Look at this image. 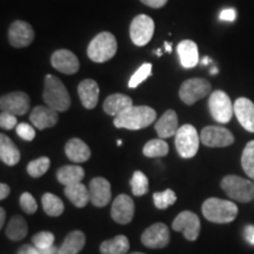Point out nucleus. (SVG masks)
<instances>
[{"mask_svg": "<svg viewBox=\"0 0 254 254\" xmlns=\"http://www.w3.org/2000/svg\"><path fill=\"white\" fill-rule=\"evenodd\" d=\"M157 118V112L148 106H134L124 111L114 118V126L118 128H127L131 131L145 128L152 125Z\"/></svg>", "mask_w": 254, "mask_h": 254, "instance_id": "obj_1", "label": "nucleus"}, {"mask_svg": "<svg viewBox=\"0 0 254 254\" xmlns=\"http://www.w3.org/2000/svg\"><path fill=\"white\" fill-rule=\"evenodd\" d=\"M43 98L47 106L56 110L57 112H65L71 105L67 88L60 79L52 74H47L45 77Z\"/></svg>", "mask_w": 254, "mask_h": 254, "instance_id": "obj_2", "label": "nucleus"}, {"mask_svg": "<svg viewBox=\"0 0 254 254\" xmlns=\"http://www.w3.org/2000/svg\"><path fill=\"white\" fill-rule=\"evenodd\" d=\"M202 214L208 221L214 224H228L238 215V206L230 200L208 198L201 207Z\"/></svg>", "mask_w": 254, "mask_h": 254, "instance_id": "obj_3", "label": "nucleus"}, {"mask_svg": "<svg viewBox=\"0 0 254 254\" xmlns=\"http://www.w3.org/2000/svg\"><path fill=\"white\" fill-rule=\"evenodd\" d=\"M118 50L116 37L110 32L95 36L87 47V56L94 63H105L112 59Z\"/></svg>", "mask_w": 254, "mask_h": 254, "instance_id": "obj_4", "label": "nucleus"}, {"mask_svg": "<svg viewBox=\"0 0 254 254\" xmlns=\"http://www.w3.org/2000/svg\"><path fill=\"white\" fill-rule=\"evenodd\" d=\"M220 186L231 199L239 202H250L254 199V182L238 176L222 178Z\"/></svg>", "mask_w": 254, "mask_h": 254, "instance_id": "obj_5", "label": "nucleus"}, {"mask_svg": "<svg viewBox=\"0 0 254 254\" xmlns=\"http://www.w3.org/2000/svg\"><path fill=\"white\" fill-rule=\"evenodd\" d=\"M176 147L179 155L184 159L193 158L199 150L200 135L194 126L186 124L179 127L176 133Z\"/></svg>", "mask_w": 254, "mask_h": 254, "instance_id": "obj_6", "label": "nucleus"}, {"mask_svg": "<svg viewBox=\"0 0 254 254\" xmlns=\"http://www.w3.org/2000/svg\"><path fill=\"white\" fill-rule=\"evenodd\" d=\"M208 107L211 116L215 122L227 124L231 122L234 113V105H232L230 97L224 91H214L208 99Z\"/></svg>", "mask_w": 254, "mask_h": 254, "instance_id": "obj_7", "label": "nucleus"}, {"mask_svg": "<svg viewBox=\"0 0 254 254\" xmlns=\"http://www.w3.org/2000/svg\"><path fill=\"white\" fill-rule=\"evenodd\" d=\"M212 86L208 80L202 78H192L184 81L180 86L179 97L184 104L193 105L211 93Z\"/></svg>", "mask_w": 254, "mask_h": 254, "instance_id": "obj_8", "label": "nucleus"}, {"mask_svg": "<svg viewBox=\"0 0 254 254\" xmlns=\"http://www.w3.org/2000/svg\"><path fill=\"white\" fill-rule=\"evenodd\" d=\"M154 33L153 19L146 14L136 15L129 26V37L136 46H145L150 43Z\"/></svg>", "mask_w": 254, "mask_h": 254, "instance_id": "obj_9", "label": "nucleus"}, {"mask_svg": "<svg viewBox=\"0 0 254 254\" xmlns=\"http://www.w3.org/2000/svg\"><path fill=\"white\" fill-rule=\"evenodd\" d=\"M200 219L190 211L179 213L172 222V228L177 232H183L184 237L190 241H195L200 233Z\"/></svg>", "mask_w": 254, "mask_h": 254, "instance_id": "obj_10", "label": "nucleus"}, {"mask_svg": "<svg viewBox=\"0 0 254 254\" xmlns=\"http://www.w3.org/2000/svg\"><path fill=\"white\" fill-rule=\"evenodd\" d=\"M200 141L208 147H226L234 142L230 129L221 126H206L200 133Z\"/></svg>", "mask_w": 254, "mask_h": 254, "instance_id": "obj_11", "label": "nucleus"}, {"mask_svg": "<svg viewBox=\"0 0 254 254\" xmlns=\"http://www.w3.org/2000/svg\"><path fill=\"white\" fill-rule=\"evenodd\" d=\"M141 243L148 249H164L170 244V230L163 222H157L142 232Z\"/></svg>", "mask_w": 254, "mask_h": 254, "instance_id": "obj_12", "label": "nucleus"}, {"mask_svg": "<svg viewBox=\"0 0 254 254\" xmlns=\"http://www.w3.org/2000/svg\"><path fill=\"white\" fill-rule=\"evenodd\" d=\"M30 97L25 92H12L2 95L0 99L1 112H7L13 116H24L30 110Z\"/></svg>", "mask_w": 254, "mask_h": 254, "instance_id": "obj_13", "label": "nucleus"}, {"mask_svg": "<svg viewBox=\"0 0 254 254\" xmlns=\"http://www.w3.org/2000/svg\"><path fill=\"white\" fill-rule=\"evenodd\" d=\"M34 39L33 27L26 21L15 20L8 28V41L13 47H27Z\"/></svg>", "mask_w": 254, "mask_h": 254, "instance_id": "obj_14", "label": "nucleus"}, {"mask_svg": "<svg viewBox=\"0 0 254 254\" xmlns=\"http://www.w3.org/2000/svg\"><path fill=\"white\" fill-rule=\"evenodd\" d=\"M111 217L120 225L129 224L134 217V202L131 196L127 194L117 196L111 208Z\"/></svg>", "mask_w": 254, "mask_h": 254, "instance_id": "obj_15", "label": "nucleus"}, {"mask_svg": "<svg viewBox=\"0 0 254 254\" xmlns=\"http://www.w3.org/2000/svg\"><path fill=\"white\" fill-rule=\"evenodd\" d=\"M88 190H90L91 202L95 207H105L112 198L111 184L109 180L103 177H97L92 179Z\"/></svg>", "mask_w": 254, "mask_h": 254, "instance_id": "obj_16", "label": "nucleus"}, {"mask_svg": "<svg viewBox=\"0 0 254 254\" xmlns=\"http://www.w3.org/2000/svg\"><path fill=\"white\" fill-rule=\"evenodd\" d=\"M51 64L57 71L65 74H74L80 66L77 56L68 50L56 51L51 57Z\"/></svg>", "mask_w": 254, "mask_h": 254, "instance_id": "obj_17", "label": "nucleus"}, {"mask_svg": "<svg viewBox=\"0 0 254 254\" xmlns=\"http://www.w3.org/2000/svg\"><path fill=\"white\" fill-rule=\"evenodd\" d=\"M234 114L240 125L251 133H254V104L247 98H238L234 103Z\"/></svg>", "mask_w": 254, "mask_h": 254, "instance_id": "obj_18", "label": "nucleus"}, {"mask_svg": "<svg viewBox=\"0 0 254 254\" xmlns=\"http://www.w3.org/2000/svg\"><path fill=\"white\" fill-rule=\"evenodd\" d=\"M30 120L38 129L50 128L57 125L59 120L58 112L49 106H37L31 112Z\"/></svg>", "mask_w": 254, "mask_h": 254, "instance_id": "obj_19", "label": "nucleus"}, {"mask_svg": "<svg viewBox=\"0 0 254 254\" xmlns=\"http://www.w3.org/2000/svg\"><path fill=\"white\" fill-rule=\"evenodd\" d=\"M99 85L93 79H85L78 86V94L82 106L87 110H92L97 106L99 100Z\"/></svg>", "mask_w": 254, "mask_h": 254, "instance_id": "obj_20", "label": "nucleus"}, {"mask_svg": "<svg viewBox=\"0 0 254 254\" xmlns=\"http://www.w3.org/2000/svg\"><path fill=\"white\" fill-rule=\"evenodd\" d=\"M177 52L184 68H193L199 63L198 46L193 40H183L178 44Z\"/></svg>", "mask_w": 254, "mask_h": 254, "instance_id": "obj_21", "label": "nucleus"}, {"mask_svg": "<svg viewBox=\"0 0 254 254\" xmlns=\"http://www.w3.org/2000/svg\"><path fill=\"white\" fill-rule=\"evenodd\" d=\"M133 106V101L128 95L122 94V93H114L111 94L106 98L104 101L103 109L105 113L109 116H119L124 111Z\"/></svg>", "mask_w": 254, "mask_h": 254, "instance_id": "obj_22", "label": "nucleus"}, {"mask_svg": "<svg viewBox=\"0 0 254 254\" xmlns=\"http://www.w3.org/2000/svg\"><path fill=\"white\" fill-rule=\"evenodd\" d=\"M179 127H178V116L173 110H167L160 119L155 123V131L159 138L166 139L176 135Z\"/></svg>", "mask_w": 254, "mask_h": 254, "instance_id": "obj_23", "label": "nucleus"}, {"mask_svg": "<svg viewBox=\"0 0 254 254\" xmlns=\"http://www.w3.org/2000/svg\"><path fill=\"white\" fill-rule=\"evenodd\" d=\"M65 153L73 163H85L91 158L90 147L81 139L72 138L66 142Z\"/></svg>", "mask_w": 254, "mask_h": 254, "instance_id": "obj_24", "label": "nucleus"}, {"mask_svg": "<svg viewBox=\"0 0 254 254\" xmlns=\"http://www.w3.org/2000/svg\"><path fill=\"white\" fill-rule=\"evenodd\" d=\"M0 159L7 166H14L20 161V151L4 133L0 134Z\"/></svg>", "mask_w": 254, "mask_h": 254, "instance_id": "obj_25", "label": "nucleus"}, {"mask_svg": "<svg viewBox=\"0 0 254 254\" xmlns=\"http://www.w3.org/2000/svg\"><path fill=\"white\" fill-rule=\"evenodd\" d=\"M65 195L75 207L82 208L91 201L90 190L84 184L78 183L65 187Z\"/></svg>", "mask_w": 254, "mask_h": 254, "instance_id": "obj_26", "label": "nucleus"}, {"mask_svg": "<svg viewBox=\"0 0 254 254\" xmlns=\"http://www.w3.org/2000/svg\"><path fill=\"white\" fill-rule=\"evenodd\" d=\"M86 237L81 231H73L67 234L57 254H78L84 249Z\"/></svg>", "mask_w": 254, "mask_h": 254, "instance_id": "obj_27", "label": "nucleus"}, {"mask_svg": "<svg viewBox=\"0 0 254 254\" xmlns=\"http://www.w3.org/2000/svg\"><path fill=\"white\" fill-rule=\"evenodd\" d=\"M85 177L84 168L80 166H74V165H66V166L60 167L57 171V179L64 186H69L73 184L81 183Z\"/></svg>", "mask_w": 254, "mask_h": 254, "instance_id": "obj_28", "label": "nucleus"}, {"mask_svg": "<svg viewBox=\"0 0 254 254\" xmlns=\"http://www.w3.org/2000/svg\"><path fill=\"white\" fill-rule=\"evenodd\" d=\"M27 222L21 215H14L11 220L8 221L7 227H6V237L12 241H20L27 236Z\"/></svg>", "mask_w": 254, "mask_h": 254, "instance_id": "obj_29", "label": "nucleus"}, {"mask_svg": "<svg viewBox=\"0 0 254 254\" xmlns=\"http://www.w3.org/2000/svg\"><path fill=\"white\" fill-rule=\"evenodd\" d=\"M129 250V241L126 236L119 234L113 239L105 240L100 245L101 254H126Z\"/></svg>", "mask_w": 254, "mask_h": 254, "instance_id": "obj_30", "label": "nucleus"}, {"mask_svg": "<svg viewBox=\"0 0 254 254\" xmlns=\"http://www.w3.org/2000/svg\"><path fill=\"white\" fill-rule=\"evenodd\" d=\"M41 204H43L45 213L50 217H59L65 209L63 200L52 193H45L41 198Z\"/></svg>", "mask_w": 254, "mask_h": 254, "instance_id": "obj_31", "label": "nucleus"}, {"mask_svg": "<svg viewBox=\"0 0 254 254\" xmlns=\"http://www.w3.org/2000/svg\"><path fill=\"white\" fill-rule=\"evenodd\" d=\"M145 157L147 158H161L168 154V144L164 139H152L146 142L142 150Z\"/></svg>", "mask_w": 254, "mask_h": 254, "instance_id": "obj_32", "label": "nucleus"}, {"mask_svg": "<svg viewBox=\"0 0 254 254\" xmlns=\"http://www.w3.org/2000/svg\"><path fill=\"white\" fill-rule=\"evenodd\" d=\"M241 166L250 179L254 180V140L247 142L241 154Z\"/></svg>", "mask_w": 254, "mask_h": 254, "instance_id": "obj_33", "label": "nucleus"}, {"mask_svg": "<svg viewBox=\"0 0 254 254\" xmlns=\"http://www.w3.org/2000/svg\"><path fill=\"white\" fill-rule=\"evenodd\" d=\"M132 193L135 196H142L148 192V179L141 171H135L131 179Z\"/></svg>", "mask_w": 254, "mask_h": 254, "instance_id": "obj_34", "label": "nucleus"}, {"mask_svg": "<svg viewBox=\"0 0 254 254\" xmlns=\"http://www.w3.org/2000/svg\"><path fill=\"white\" fill-rule=\"evenodd\" d=\"M51 165L50 159L47 157L38 158L36 160H32L31 163L27 165V173L30 174L32 178H40L49 171Z\"/></svg>", "mask_w": 254, "mask_h": 254, "instance_id": "obj_35", "label": "nucleus"}, {"mask_svg": "<svg viewBox=\"0 0 254 254\" xmlns=\"http://www.w3.org/2000/svg\"><path fill=\"white\" fill-rule=\"evenodd\" d=\"M177 201V194L172 190H165L164 192H155L153 194V202L159 209H166L174 205Z\"/></svg>", "mask_w": 254, "mask_h": 254, "instance_id": "obj_36", "label": "nucleus"}, {"mask_svg": "<svg viewBox=\"0 0 254 254\" xmlns=\"http://www.w3.org/2000/svg\"><path fill=\"white\" fill-rule=\"evenodd\" d=\"M152 73V64L145 63L134 72V74L132 75L131 79L128 81V87L129 88H135L141 84L142 81H145L148 77H151Z\"/></svg>", "mask_w": 254, "mask_h": 254, "instance_id": "obj_37", "label": "nucleus"}, {"mask_svg": "<svg viewBox=\"0 0 254 254\" xmlns=\"http://www.w3.org/2000/svg\"><path fill=\"white\" fill-rule=\"evenodd\" d=\"M32 243L37 247L38 250H46L53 246L55 243V234L51 233V232H39V233L34 234L32 237Z\"/></svg>", "mask_w": 254, "mask_h": 254, "instance_id": "obj_38", "label": "nucleus"}, {"mask_svg": "<svg viewBox=\"0 0 254 254\" xmlns=\"http://www.w3.org/2000/svg\"><path fill=\"white\" fill-rule=\"evenodd\" d=\"M20 207L26 214L36 213L38 209V205L33 195L28 192H24L20 196Z\"/></svg>", "mask_w": 254, "mask_h": 254, "instance_id": "obj_39", "label": "nucleus"}, {"mask_svg": "<svg viewBox=\"0 0 254 254\" xmlns=\"http://www.w3.org/2000/svg\"><path fill=\"white\" fill-rule=\"evenodd\" d=\"M15 131H17V134L20 136L21 139H24V140L26 141H32L36 138V131H34V128L26 123H21L17 125Z\"/></svg>", "mask_w": 254, "mask_h": 254, "instance_id": "obj_40", "label": "nucleus"}, {"mask_svg": "<svg viewBox=\"0 0 254 254\" xmlns=\"http://www.w3.org/2000/svg\"><path fill=\"white\" fill-rule=\"evenodd\" d=\"M0 126L2 129L14 128V127H17V118L11 113L1 112L0 114Z\"/></svg>", "mask_w": 254, "mask_h": 254, "instance_id": "obj_41", "label": "nucleus"}, {"mask_svg": "<svg viewBox=\"0 0 254 254\" xmlns=\"http://www.w3.org/2000/svg\"><path fill=\"white\" fill-rule=\"evenodd\" d=\"M237 18V12L234 8H226L224 11H221L220 19L224 21H234Z\"/></svg>", "mask_w": 254, "mask_h": 254, "instance_id": "obj_42", "label": "nucleus"}, {"mask_svg": "<svg viewBox=\"0 0 254 254\" xmlns=\"http://www.w3.org/2000/svg\"><path fill=\"white\" fill-rule=\"evenodd\" d=\"M142 4L152 8H161L167 4L168 0H140Z\"/></svg>", "mask_w": 254, "mask_h": 254, "instance_id": "obj_43", "label": "nucleus"}, {"mask_svg": "<svg viewBox=\"0 0 254 254\" xmlns=\"http://www.w3.org/2000/svg\"><path fill=\"white\" fill-rule=\"evenodd\" d=\"M17 254H40V252H39V250H38L36 246L24 245V246H21L20 249L18 250Z\"/></svg>", "mask_w": 254, "mask_h": 254, "instance_id": "obj_44", "label": "nucleus"}, {"mask_svg": "<svg viewBox=\"0 0 254 254\" xmlns=\"http://www.w3.org/2000/svg\"><path fill=\"white\" fill-rule=\"evenodd\" d=\"M244 236L251 245H254V225H249L244 230Z\"/></svg>", "mask_w": 254, "mask_h": 254, "instance_id": "obj_45", "label": "nucleus"}, {"mask_svg": "<svg viewBox=\"0 0 254 254\" xmlns=\"http://www.w3.org/2000/svg\"><path fill=\"white\" fill-rule=\"evenodd\" d=\"M9 193H11V189H9V186L6 185L4 183H1V185H0V199L1 200L6 199L9 195Z\"/></svg>", "mask_w": 254, "mask_h": 254, "instance_id": "obj_46", "label": "nucleus"}, {"mask_svg": "<svg viewBox=\"0 0 254 254\" xmlns=\"http://www.w3.org/2000/svg\"><path fill=\"white\" fill-rule=\"evenodd\" d=\"M40 254H55L56 252H58V249H56L55 246L50 247V249H46V250H39Z\"/></svg>", "mask_w": 254, "mask_h": 254, "instance_id": "obj_47", "label": "nucleus"}, {"mask_svg": "<svg viewBox=\"0 0 254 254\" xmlns=\"http://www.w3.org/2000/svg\"><path fill=\"white\" fill-rule=\"evenodd\" d=\"M5 219H6V212L4 208H0V228H2L5 224Z\"/></svg>", "mask_w": 254, "mask_h": 254, "instance_id": "obj_48", "label": "nucleus"}, {"mask_svg": "<svg viewBox=\"0 0 254 254\" xmlns=\"http://www.w3.org/2000/svg\"><path fill=\"white\" fill-rule=\"evenodd\" d=\"M164 46H165V50H166V52H167V53H171V52H172V44L168 43V41H165Z\"/></svg>", "mask_w": 254, "mask_h": 254, "instance_id": "obj_49", "label": "nucleus"}, {"mask_svg": "<svg viewBox=\"0 0 254 254\" xmlns=\"http://www.w3.org/2000/svg\"><path fill=\"white\" fill-rule=\"evenodd\" d=\"M209 62H211V59H209L208 57H205V58L202 59V65H207Z\"/></svg>", "mask_w": 254, "mask_h": 254, "instance_id": "obj_50", "label": "nucleus"}, {"mask_svg": "<svg viewBox=\"0 0 254 254\" xmlns=\"http://www.w3.org/2000/svg\"><path fill=\"white\" fill-rule=\"evenodd\" d=\"M211 73H212V74H217V73H218V68H217V67H213V68L211 69Z\"/></svg>", "mask_w": 254, "mask_h": 254, "instance_id": "obj_51", "label": "nucleus"}, {"mask_svg": "<svg viewBox=\"0 0 254 254\" xmlns=\"http://www.w3.org/2000/svg\"><path fill=\"white\" fill-rule=\"evenodd\" d=\"M161 55H163V51H161V50H157V56H158V57H161Z\"/></svg>", "mask_w": 254, "mask_h": 254, "instance_id": "obj_52", "label": "nucleus"}, {"mask_svg": "<svg viewBox=\"0 0 254 254\" xmlns=\"http://www.w3.org/2000/svg\"><path fill=\"white\" fill-rule=\"evenodd\" d=\"M117 144H118L119 146H122L123 145V141L122 140H118V141H117Z\"/></svg>", "mask_w": 254, "mask_h": 254, "instance_id": "obj_53", "label": "nucleus"}, {"mask_svg": "<svg viewBox=\"0 0 254 254\" xmlns=\"http://www.w3.org/2000/svg\"><path fill=\"white\" fill-rule=\"evenodd\" d=\"M131 254H145V253H141V252H134V253H131Z\"/></svg>", "mask_w": 254, "mask_h": 254, "instance_id": "obj_54", "label": "nucleus"}]
</instances>
